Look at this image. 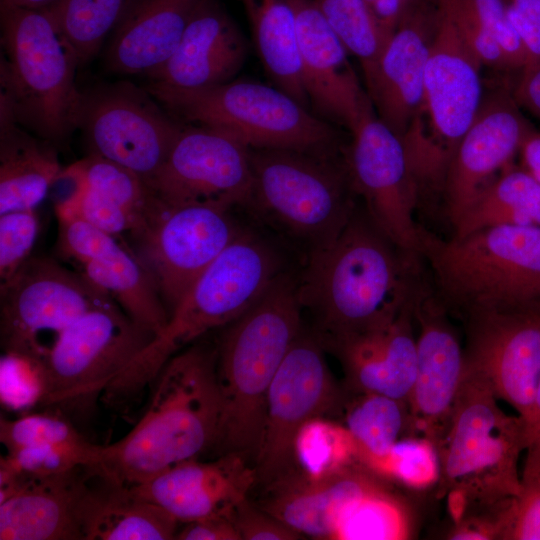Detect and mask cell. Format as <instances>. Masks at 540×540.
Instances as JSON below:
<instances>
[{"mask_svg":"<svg viewBox=\"0 0 540 540\" xmlns=\"http://www.w3.org/2000/svg\"><path fill=\"white\" fill-rule=\"evenodd\" d=\"M114 302L74 321L43 359L49 381L45 406L89 402L103 393L155 336Z\"/></svg>","mask_w":540,"mask_h":540,"instance_id":"cell-12","label":"cell"},{"mask_svg":"<svg viewBox=\"0 0 540 540\" xmlns=\"http://www.w3.org/2000/svg\"><path fill=\"white\" fill-rule=\"evenodd\" d=\"M518 106L503 94L482 101L455 152L445 181L444 207L452 227L519 153L531 127Z\"/></svg>","mask_w":540,"mask_h":540,"instance_id":"cell-20","label":"cell"},{"mask_svg":"<svg viewBox=\"0 0 540 540\" xmlns=\"http://www.w3.org/2000/svg\"><path fill=\"white\" fill-rule=\"evenodd\" d=\"M174 539L178 540H242L233 522L232 513L218 514L184 523Z\"/></svg>","mask_w":540,"mask_h":540,"instance_id":"cell-51","label":"cell"},{"mask_svg":"<svg viewBox=\"0 0 540 540\" xmlns=\"http://www.w3.org/2000/svg\"><path fill=\"white\" fill-rule=\"evenodd\" d=\"M81 269L140 326L156 335L167 324L169 313L153 274L121 243Z\"/></svg>","mask_w":540,"mask_h":540,"instance_id":"cell-32","label":"cell"},{"mask_svg":"<svg viewBox=\"0 0 540 540\" xmlns=\"http://www.w3.org/2000/svg\"><path fill=\"white\" fill-rule=\"evenodd\" d=\"M532 442L535 443V444L539 447V449H540V428H539V430L536 432V434H535V436H534ZM532 442H531V443H532ZM531 443H530V444H531Z\"/></svg>","mask_w":540,"mask_h":540,"instance_id":"cell-57","label":"cell"},{"mask_svg":"<svg viewBox=\"0 0 540 540\" xmlns=\"http://www.w3.org/2000/svg\"><path fill=\"white\" fill-rule=\"evenodd\" d=\"M439 19L438 0H417L385 44L366 85L378 118L400 137L421 101L425 67Z\"/></svg>","mask_w":540,"mask_h":540,"instance_id":"cell-22","label":"cell"},{"mask_svg":"<svg viewBox=\"0 0 540 540\" xmlns=\"http://www.w3.org/2000/svg\"><path fill=\"white\" fill-rule=\"evenodd\" d=\"M154 383L142 417L124 437L101 445L91 475L133 486L215 448L222 414L217 349L194 344L178 352Z\"/></svg>","mask_w":540,"mask_h":540,"instance_id":"cell-2","label":"cell"},{"mask_svg":"<svg viewBox=\"0 0 540 540\" xmlns=\"http://www.w3.org/2000/svg\"><path fill=\"white\" fill-rule=\"evenodd\" d=\"M49 381L41 359L5 353L1 359L0 400L10 411L45 406Z\"/></svg>","mask_w":540,"mask_h":540,"instance_id":"cell-43","label":"cell"},{"mask_svg":"<svg viewBox=\"0 0 540 540\" xmlns=\"http://www.w3.org/2000/svg\"><path fill=\"white\" fill-rule=\"evenodd\" d=\"M520 487L505 510L501 540H540V449L531 443Z\"/></svg>","mask_w":540,"mask_h":540,"instance_id":"cell-42","label":"cell"},{"mask_svg":"<svg viewBox=\"0 0 540 540\" xmlns=\"http://www.w3.org/2000/svg\"><path fill=\"white\" fill-rule=\"evenodd\" d=\"M519 153L522 167L540 183V131L529 129Z\"/></svg>","mask_w":540,"mask_h":540,"instance_id":"cell-53","label":"cell"},{"mask_svg":"<svg viewBox=\"0 0 540 540\" xmlns=\"http://www.w3.org/2000/svg\"><path fill=\"white\" fill-rule=\"evenodd\" d=\"M0 441L7 452L34 445H65L86 441L66 418L34 413L16 419H0Z\"/></svg>","mask_w":540,"mask_h":540,"instance_id":"cell-44","label":"cell"},{"mask_svg":"<svg viewBox=\"0 0 540 540\" xmlns=\"http://www.w3.org/2000/svg\"><path fill=\"white\" fill-rule=\"evenodd\" d=\"M422 270L421 257L403 252L357 207L332 243L307 254L298 294L325 347L388 326L412 297Z\"/></svg>","mask_w":540,"mask_h":540,"instance_id":"cell-1","label":"cell"},{"mask_svg":"<svg viewBox=\"0 0 540 540\" xmlns=\"http://www.w3.org/2000/svg\"><path fill=\"white\" fill-rule=\"evenodd\" d=\"M481 66L440 10L421 101L401 137L419 206L443 198L452 159L482 104Z\"/></svg>","mask_w":540,"mask_h":540,"instance_id":"cell-8","label":"cell"},{"mask_svg":"<svg viewBox=\"0 0 540 540\" xmlns=\"http://www.w3.org/2000/svg\"><path fill=\"white\" fill-rule=\"evenodd\" d=\"M481 376L464 370L449 427L437 446L439 497L458 522L467 512L497 507L520 487L519 457L530 444L521 416L506 414Z\"/></svg>","mask_w":540,"mask_h":540,"instance_id":"cell-5","label":"cell"},{"mask_svg":"<svg viewBox=\"0 0 540 540\" xmlns=\"http://www.w3.org/2000/svg\"><path fill=\"white\" fill-rule=\"evenodd\" d=\"M420 254L452 318L540 307V227L493 226L449 239L424 230Z\"/></svg>","mask_w":540,"mask_h":540,"instance_id":"cell-6","label":"cell"},{"mask_svg":"<svg viewBox=\"0 0 540 540\" xmlns=\"http://www.w3.org/2000/svg\"><path fill=\"white\" fill-rule=\"evenodd\" d=\"M538 1H540V0H538Z\"/></svg>","mask_w":540,"mask_h":540,"instance_id":"cell-58","label":"cell"},{"mask_svg":"<svg viewBox=\"0 0 540 540\" xmlns=\"http://www.w3.org/2000/svg\"><path fill=\"white\" fill-rule=\"evenodd\" d=\"M349 54L372 79L386 39L365 0H313Z\"/></svg>","mask_w":540,"mask_h":540,"instance_id":"cell-39","label":"cell"},{"mask_svg":"<svg viewBox=\"0 0 540 540\" xmlns=\"http://www.w3.org/2000/svg\"><path fill=\"white\" fill-rule=\"evenodd\" d=\"M251 159L248 204L308 254L332 243L358 207L345 160L288 149H253Z\"/></svg>","mask_w":540,"mask_h":540,"instance_id":"cell-9","label":"cell"},{"mask_svg":"<svg viewBox=\"0 0 540 540\" xmlns=\"http://www.w3.org/2000/svg\"><path fill=\"white\" fill-rule=\"evenodd\" d=\"M257 484L254 466L236 453L217 460L181 462L151 479L129 486L139 497L157 504L178 522L230 514Z\"/></svg>","mask_w":540,"mask_h":540,"instance_id":"cell-23","label":"cell"},{"mask_svg":"<svg viewBox=\"0 0 540 540\" xmlns=\"http://www.w3.org/2000/svg\"><path fill=\"white\" fill-rule=\"evenodd\" d=\"M524 420L527 436L531 443L540 428V377L536 386L531 410ZM530 445V444H529Z\"/></svg>","mask_w":540,"mask_h":540,"instance_id":"cell-54","label":"cell"},{"mask_svg":"<svg viewBox=\"0 0 540 540\" xmlns=\"http://www.w3.org/2000/svg\"><path fill=\"white\" fill-rule=\"evenodd\" d=\"M1 106L48 140L78 126L83 95L75 83L79 61L45 9L0 3Z\"/></svg>","mask_w":540,"mask_h":540,"instance_id":"cell-7","label":"cell"},{"mask_svg":"<svg viewBox=\"0 0 540 540\" xmlns=\"http://www.w3.org/2000/svg\"><path fill=\"white\" fill-rule=\"evenodd\" d=\"M78 126L91 153L126 167L151 189L181 129L144 94L124 87L83 95Z\"/></svg>","mask_w":540,"mask_h":540,"instance_id":"cell-18","label":"cell"},{"mask_svg":"<svg viewBox=\"0 0 540 540\" xmlns=\"http://www.w3.org/2000/svg\"><path fill=\"white\" fill-rule=\"evenodd\" d=\"M246 52V43L228 15L212 0H204L174 54L149 77L153 84L180 90L223 84L240 70Z\"/></svg>","mask_w":540,"mask_h":540,"instance_id":"cell-26","label":"cell"},{"mask_svg":"<svg viewBox=\"0 0 540 540\" xmlns=\"http://www.w3.org/2000/svg\"><path fill=\"white\" fill-rule=\"evenodd\" d=\"M414 296L385 328L327 345L339 358L347 388L405 401L417 367Z\"/></svg>","mask_w":540,"mask_h":540,"instance_id":"cell-25","label":"cell"},{"mask_svg":"<svg viewBox=\"0 0 540 540\" xmlns=\"http://www.w3.org/2000/svg\"><path fill=\"white\" fill-rule=\"evenodd\" d=\"M493 226L540 227V183L522 166L509 165L477 196L453 236Z\"/></svg>","mask_w":540,"mask_h":540,"instance_id":"cell-33","label":"cell"},{"mask_svg":"<svg viewBox=\"0 0 540 540\" xmlns=\"http://www.w3.org/2000/svg\"><path fill=\"white\" fill-rule=\"evenodd\" d=\"M298 279L282 273L239 318L217 349L222 414L215 448L254 466L269 388L302 329Z\"/></svg>","mask_w":540,"mask_h":540,"instance_id":"cell-3","label":"cell"},{"mask_svg":"<svg viewBox=\"0 0 540 540\" xmlns=\"http://www.w3.org/2000/svg\"><path fill=\"white\" fill-rule=\"evenodd\" d=\"M60 179L85 186L124 207L140 223V239L149 230L161 207L154 191L137 174L97 154L91 153L63 168Z\"/></svg>","mask_w":540,"mask_h":540,"instance_id":"cell-35","label":"cell"},{"mask_svg":"<svg viewBox=\"0 0 540 540\" xmlns=\"http://www.w3.org/2000/svg\"><path fill=\"white\" fill-rule=\"evenodd\" d=\"M39 233L35 209L0 214V286L32 257Z\"/></svg>","mask_w":540,"mask_h":540,"instance_id":"cell-46","label":"cell"},{"mask_svg":"<svg viewBox=\"0 0 540 540\" xmlns=\"http://www.w3.org/2000/svg\"><path fill=\"white\" fill-rule=\"evenodd\" d=\"M294 457L296 469L305 476L326 478L357 462L356 444L345 425L315 417L298 431Z\"/></svg>","mask_w":540,"mask_h":540,"instance_id":"cell-38","label":"cell"},{"mask_svg":"<svg viewBox=\"0 0 540 540\" xmlns=\"http://www.w3.org/2000/svg\"><path fill=\"white\" fill-rule=\"evenodd\" d=\"M301 77L308 100L352 132L374 114L349 52L313 0H294Z\"/></svg>","mask_w":540,"mask_h":540,"instance_id":"cell-21","label":"cell"},{"mask_svg":"<svg viewBox=\"0 0 540 540\" xmlns=\"http://www.w3.org/2000/svg\"><path fill=\"white\" fill-rule=\"evenodd\" d=\"M204 0H138L113 33L106 52L109 70L151 75L174 54Z\"/></svg>","mask_w":540,"mask_h":540,"instance_id":"cell-28","label":"cell"},{"mask_svg":"<svg viewBox=\"0 0 540 540\" xmlns=\"http://www.w3.org/2000/svg\"><path fill=\"white\" fill-rule=\"evenodd\" d=\"M389 483L358 461L321 479L295 469L263 487L258 506L303 536L331 539L341 515L353 502Z\"/></svg>","mask_w":540,"mask_h":540,"instance_id":"cell-24","label":"cell"},{"mask_svg":"<svg viewBox=\"0 0 540 540\" xmlns=\"http://www.w3.org/2000/svg\"><path fill=\"white\" fill-rule=\"evenodd\" d=\"M233 522L242 540H298L304 539L296 530L261 509L243 500L232 511Z\"/></svg>","mask_w":540,"mask_h":540,"instance_id":"cell-50","label":"cell"},{"mask_svg":"<svg viewBox=\"0 0 540 540\" xmlns=\"http://www.w3.org/2000/svg\"><path fill=\"white\" fill-rule=\"evenodd\" d=\"M58 220V248L62 255L80 266L112 250L119 242L81 217L55 207Z\"/></svg>","mask_w":540,"mask_h":540,"instance_id":"cell-47","label":"cell"},{"mask_svg":"<svg viewBox=\"0 0 540 540\" xmlns=\"http://www.w3.org/2000/svg\"><path fill=\"white\" fill-rule=\"evenodd\" d=\"M231 209L213 203L161 202L141 240L169 316L200 274L242 232Z\"/></svg>","mask_w":540,"mask_h":540,"instance_id":"cell-15","label":"cell"},{"mask_svg":"<svg viewBox=\"0 0 540 540\" xmlns=\"http://www.w3.org/2000/svg\"><path fill=\"white\" fill-rule=\"evenodd\" d=\"M412 531L407 506L387 486L353 502L341 515L331 540H403Z\"/></svg>","mask_w":540,"mask_h":540,"instance_id":"cell-37","label":"cell"},{"mask_svg":"<svg viewBox=\"0 0 540 540\" xmlns=\"http://www.w3.org/2000/svg\"><path fill=\"white\" fill-rule=\"evenodd\" d=\"M90 475L78 507L83 540L174 539L179 522L166 510L129 486L93 475L96 484L92 485Z\"/></svg>","mask_w":540,"mask_h":540,"instance_id":"cell-29","label":"cell"},{"mask_svg":"<svg viewBox=\"0 0 540 540\" xmlns=\"http://www.w3.org/2000/svg\"><path fill=\"white\" fill-rule=\"evenodd\" d=\"M111 301L82 272L47 257H31L0 286L4 353L43 360L68 326Z\"/></svg>","mask_w":540,"mask_h":540,"instance_id":"cell-11","label":"cell"},{"mask_svg":"<svg viewBox=\"0 0 540 540\" xmlns=\"http://www.w3.org/2000/svg\"><path fill=\"white\" fill-rule=\"evenodd\" d=\"M101 445L88 440L77 444L34 445L7 452L0 460V478L17 487L32 479L50 477L79 467L92 468Z\"/></svg>","mask_w":540,"mask_h":540,"instance_id":"cell-40","label":"cell"},{"mask_svg":"<svg viewBox=\"0 0 540 540\" xmlns=\"http://www.w3.org/2000/svg\"><path fill=\"white\" fill-rule=\"evenodd\" d=\"M342 410L361 464L387 454L403 437L416 436L409 405L387 395L348 390Z\"/></svg>","mask_w":540,"mask_h":540,"instance_id":"cell-34","label":"cell"},{"mask_svg":"<svg viewBox=\"0 0 540 540\" xmlns=\"http://www.w3.org/2000/svg\"><path fill=\"white\" fill-rule=\"evenodd\" d=\"M17 123L1 107L0 214L36 209L63 169L54 149L21 131Z\"/></svg>","mask_w":540,"mask_h":540,"instance_id":"cell-30","label":"cell"},{"mask_svg":"<svg viewBox=\"0 0 540 540\" xmlns=\"http://www.w3.org/2000/svg\"><path fill=\"white\" fill-rule=\"evenodd\" d=\"M413 312L417 367L408 405L414 434L437 448L449 427L463 379V345L424 271L415 287Z\"/></svg>","mask_w":540,"mask_h":540,"instance_id":"cell-19","label":"cell"},{"mask_svg":"<svg viewBox=\"0 0 540 540\" xmlns=\"http://www.w3.org/2000/svg\"><path fill=\"white\" fill-rule=\"evenodd\" d=\"M460 321L464 370L488 381L525 419L540 377V307L477 312Z\"/></svg>","mask_w":540,"mask_h":540,"instance_id":"cell-17","label":"cell"},{"mask_svg":"<svg viewBox=\"0 0 540 540\" xmlns=\"http://www.w3.org/2000/svg\"><path fill=\"white\" fill-rule=\"evenodd\" d=\"M260 61L276 87L307 107L294 0H242Z\"/></svg>","mask_w":540,"mask_h":540,"instance_id":"cell-31","label":"cell"},{"mask_svg":"<svg viewBox=\"0 0 540 540\" xmlns=\"http://www.w3.org/2000/svg\"><path fill=\"white\" fill-rule=\"evenodd\" d=\"M438 4L482 65L509 68L502 50L488 33L471 0H438Z\"/></svg>","mask_w":540,"mask_h":540,"instance_id":"cell-48","label":"cell"},{"mask_svg":"<svg viewBox=\"0 0 540 540\" xmlns=\"http://www.w3.org/2000/svg\"><path fill=\"white\" fill-rule=\"evenodd\" d=\"M253 188L251 149L207 126L180 129L152 185L166 205L213 203L248 205Z\"/></svg>","mask_w":540,"mask_h":540,"instance_id":"cell-16","label":"cell"},{"mask_svg":"<svg viewBox=\"0 0 540 540\" xmlns=\"http://www.w3.org/2000/svg\"><path fill=\"white\" fill-rule=\"evenodd\" d=\"M150 94L187 121L222 131L253 149L333 156L337 133L278 87L238 80L180 90L151 83Z\"/></svg>","mask_w":540,"mask_h":540,"instance_id":"cell-10","label":"cell"},{"mask_svg":"<svg viewBox=\"0 0 540 540\" xmlns=\"http://www.w3.org/2000/svg\"><path fill=\"white\" fill-rule=\"evenodd\" d=\"M317 335L301 332L280 365L268 391L259 449L254 461L263 487L296 469L294 442L310 419L342 409L338 388Z\"/></svg>","mask_w":540,"mask_h":540,"instance_id":"cell-13","label":"cell"},{"mask_svg":"<svg viewBox=\"0 0 540 540\" xmlns=\"http://www.w3.org/2000/svg\"><path fill=\"white\" fill-rule=\"evenodd\" d=\"M351 134L345 162L356 194L396 246L412 257H421L424 230L414 219L419 191L402 138L374 114Z\"/></svg>","mask_w":540,"mask_h":540,"instance_id":"cell-14","label":"cell"},{"mask_svg":"<svg viewBox=\"0 0 540 540\" xmlns=\"http://www.w3.org/2000/svg\"><path fill=\"white\" fill-rule=\"evenodd\" d=\"M481 21L502 50L509 68L523 71L526 63L521 40L509 19L505 0H471Z\"/></svg>","mask_w":540,"mask_h":540,"instance_id":"cell-49","label":"cell"},{"mask_svg":"<svg viewBox=\"0 0 540 540\" xmlns=\"http://www.w3.org/2000/svg\"><path fill=\"white\" fill-rule=\"evenodd\" d=\"M86 467L32 479L0 502L1 540H83L78 507Z\"/></svg>","mask_w":540,"mask_h":540,"instance_id":"cell-27","label":"cell"},{"mask_svg":"<svg viewBox=\"0 0 540 540\" xmlns=\"http://www.w3.org/2000/svg\"><path fill=\"white\" fill-rule=\"evenodd\" d=\"M55 207L73 213L97 228L119 236L131 232L141 237L138 220L124 207L85 186L74 185L73 191Z\"/></svg>","mask_w":540,"mask_h":540,"instance_id":"cell-45","label":"cell"},{"mask_svg":"<svg viewBox=\"0 0 540 540\" xmlns=\"http://www.w3.org/2000/svg\"><path fill=\"white\" fill-rule=\"evenodd\" d=\"M134 0H56L44 8L76 54L91 59L116 29Z\"/></svg>","mask_w":540,"mask_h":540,"instance_id":"cell-36","label":"cell"},{"mask_svg":"<svg viewBox=\"0 0 540 540\" xmlns=\"http://www.w3.org/2000/svg\"><path fill=\"white\" fill-rule=\"evenodd\" d=\"M515 98L518 105L540 118V67L522 74Z\"/></svg>","mask_w":540,"mask_h":540,"instance_id":"cell-52","label":"cell"},{"mask_svg":"<svg viewBox=\"0 0 540 540\" xmlns=\"http://www.w3.org/2000/svg\"><path fill=\"white\" fill-rule=\"evenodd\" d=\"M362 465L389 482L416 490L436 485L440 476L437 449L423 436L403 437L387 454Z\"/></svg>","mask_w":540,"mask_h":540,"instance_id":"cell-41","label":"cell"},{"mask_svg":"<svg viewBox=\"0 0 540 540\" xmlns=\"http://www.w3.org/2000/svg\"><path fill=\"white\" fill-rule=\"evenodd\" d=\"M284 272L278 251L242 230L194 281L165 327L107 386L104 399L116 404L139 397L175 354L239 318Z\"/></svg>","mask_w":540,"mask_h":540,"instance_id":"cell-4","label":"cell"},{"mask_svg":"<svg viewBox=\"0 0 540 540\" xmlns=\"http://www.w3.org/2000/svg\"><path fill=\"white\" fill-rule=\"evenodd\" d=\"M56 0H0V3L28 9H44Z\"/></svg>","mask_w":540,"mask_h":540,"instance_id":"cell-56","label":"cell"},{"mask_svg":"<svg viewBox=\"0 0 540 540\" xmlns=\"http://www.w3.org/2000/svg\"><path fill=\"white\" fill-rule=\"evenodd\" d=\"M516 11L540 25V1L538 0H505Z\"/></svg>","mask_w":540,"mask_h":540,"instance_id":"cell-55","label":"cell"}]
</instances>
